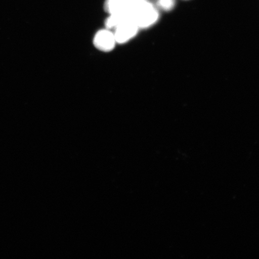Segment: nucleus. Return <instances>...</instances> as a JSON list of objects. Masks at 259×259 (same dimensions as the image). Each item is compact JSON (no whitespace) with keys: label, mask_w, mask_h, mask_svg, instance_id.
Masks as SVG:
<instances>
[{"label":"nucleus","mask_w":259,"mask_h":259,"mask_svg":"<svg viewBox=\"0 0 259 259\" xmlns=\"http://www.w3.org/2000/svg\"><path fill=\"white\" fill-rule=\"evenodd\" d=\"M130 16L139 29L146 28L151 27L157 22L158 12L147 0H140L133 8Z\"/></svg>","instance_id":"nucleus-1"},{"label":"nucleus","mask_w":259,"mask_h":259,"mask_svg":"<svg viewBox=\"0 0 259 259\" xmlns=\"http://www.w3.org/2000/svg\"><path fill=\"white\" fill-rule=\"evenodd\" d=\"M139 30L137 25L132 19H128L121 22L114 30V33L117 44H125L135 37Z\"/></svg>","instance_id":"nucleus-2"},{"label":"nucleus","mask_w":259,"mask_h":259,"mask_svg":"<svg viewBox=\"0 0 259 259\" xmlns=\"http://www.w3.org/2000/svg\"><path fill=\"white\" fill-rule=\"evenodd\" d=\"M93 44L97 50L108 53L115 48L117 42L113 31L106 28L96 32L93 38Z\"/></svg>","instance_id":"nucleus-3"},{"label":"nucleus","mask_w":259,"mask_h":259,"mask_svg":"<svg viewBox=\"0 0 259 259\" xmlns=\"http://www.w3.org/2000/svg\"><path fill=\"white\" fill-rule=\"evenodd\" d=\"M139 1V0H106L105 9L109 15L125 14L130 16L132 9Z\"/></svg>","instance_id":"nucleus-4"},{"label":"nucleus","mask_w":259,"mask_h":259,"mask_svg":"<svg viewBox=\"0 0 259 259\" xmlns=\"http://www.w3.org/2000/svg\"><path fill=\"white\" fill-rule=\"evenodd\" d=\"M158 4L165 11H170L174 8V0H158Z\"/></svg>","instance_id":"nucleus-5"}]
</instances>
